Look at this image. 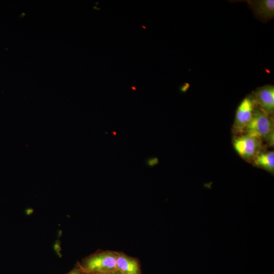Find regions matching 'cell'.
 Here are the masks:
<instances>
[{"instance_id":"cell-8","label":"cell","mask_w":274,"mask_h":274,"mask_svg":"<svg viewBox=\"0 0 274 274\" xmlns=\"http://www.w3.org/2000/svg\"><path fill=\"white\" fill-rule=\"evenodd\" d=\"M116 268L122 274H140L137 262L126 256L117 255Z\"/></svg>"},{"instance_id":"cell-2","label":"cell","mask_w":274,"mask_h":274,"mask_svg":"<svg viewBox=\"0 0 274 274\" xmlns=\"http://www.w3.org/2000/svg\"><path fill=\"white\" fill-rule=\"evenodd\" d=\"M232 144L238 155L249 163H252L257 155L265 149L261 140L247 134L234 135Z\"/></svg>"},{"instance_id":"cell-10","label":"cell","mask_w":274,"mask_h":274,"mask_svg":"<svg viewBox=\"0 0 274 274\" xmlns=\"http://www.w3.org/2000/svg\"><path fill=\"white\" fill-rule=\"evenodd\" d=\"M187 84H186L184 85H183L181 87V90L183 92H185L186 91V89H187Z\"/></svg>"},{"instance_id":"cell-4","label":"cell","mask_w":274,"mask_h":274,"mask_svg":"<svg viewBox=\"0 0 274 274\" xmlns=\"http://www.w3.org/2000/svg\"><path fill=\"white\" fill-rule=\"evenodd\" d=\"M117 255L103 253L90 257L86 262L85 267L90 272H110L117 270Z\"/></svg>"},{"instance_id":"cell-7","label":"cell","mask_w":274,"mask_h":274,"mask_svg":"<svg viewBox=\"0 0 274 274\" xmlns=\"http://www.w3.org/2000/svg\"><path fill=\"white\" fill-rule=\"evenodd\" d=\"M253 166L273 174L274 172V152L263 150L251 163Z\"/></svg>"},{"instance_id":"cell-6","label":"cell","mask_w":274,"mask_h":274,"mask_svg":"<svg viewBox=\"0 0 274 274\" xmlns=\"http://www.w3.org/2000/svg\"><path fill=\"white\" fill-rule=\"evenodd\" d=\"M255 16L263 21H268L274 16L273 0L248 1Z\"/></svg>"},{"instance_id":"cell-1","label":"cell","mask_w":274,"mask_h":274,"mask_svg":"<svg viewBox=\"0 0 274 274\" xmlns=\"http://www.w3.org/2000/svg\"><path fill=\"white\" fill-rule=\"evenodd\" d=\"M244 134L258 138L268 145L273 146L274 123L273 117L260 110L258 107L246 127Z\"/></svg>"},{"instance_id":"cell-12","label":"cell","mask_w":274,"mask_h":274,"mask_svg":"<svg viewBox=\"0 0 274 274\" xmlns=\"http://www.w3.org/2000/svg\"><path fill=\"white\" fill-rule=\"evenodd\" d=\"M101 274H109V273H101Z\"/></svg>"},{"instance_id":"cell-5","label":"cell","mask_w":274,"mask_h":274,"mask_svg":"<svg viewBox=\"0 0 274 274\" xmlns=\"http://www.w3.org/2000/svg\"><path fill=\"white\" fill-rule=\"evenodd\" d=\"M255 98L258 107L272 116L274 112V87L266 85L258 88L254 92Z\"/></svg>"},{"instance_id":"cell-11","label":"cell","mask_w":274,"mask_h":274,"mask_svg":"<svg viewBox=\"0 0 274 274\" xmlns=\"http://www.w3.org/2000/svg\"><path fill=\"white\" fill-rule=\"evenodd\" d=\"M69 274H79V273L76 271H73V272H71Z\"/></svg>"},{"instance_id":"cell-3","label":"cell","mask_w":274,"mask_h":274,"mask_svg":"<svg viewBox=\"0 0 274 274\" xmlns=\"http://www.w3.org/2000/svg\"><path fill=\"white\" fill-rule=\"evenodd\" d=\"M257 108L253 95H247L242 100L236 109L232 126V131L234 135L244 134Z\"/></svg>"},{"instance_id":"cell-9","label":"cell","mask_w":274,"mask_h":274,"mask_svg":"<svg viewBox=\"0 0 274 274\" xmlns=\"http://www.w3.org/2000/svg\"><path fill=\"white\" fill-rule=\"evenodd\" d=\"M159 163V160L157 157H150L146 160V164L149 167H153Z\"/></svg>"}]
</instances>
